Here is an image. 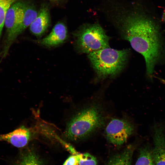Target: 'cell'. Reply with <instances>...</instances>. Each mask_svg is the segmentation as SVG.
Segmentation results:
<instances>
[{
    "label": "cell",
    "instance_id": "2",
    "mask_svg": "<svg viewBox=\"0 0 165 165\" xmlns=\"http://www.w3.org/2000/svg\"><path fill=\"white\" fill-rule=\"evenodd\" d=\"M105 121L102 106L96 103L91 104L79 110L70 119L64 135L72 141L84 139L102 128Z\"/></svg>",
    "mask_w": 165,
    "mask_h": 165
},
{
    "label": "cell",
    "instance_id": "19",
    "mask_svg": "<svg viewBox=\"0 0 165 165\" xmlns=\"http://www.w3.org/2000/svg\"><path fill=\"white\" fill-rule=\"evenodd\" d=\"M48 0L52 2L58 3H59L61 2L63 0Z\"/></svg>",
    "mask_w": 165,
    "mask_h": 165
},
{
    "label": "cell",
    "instance_id": "12",
    "mask_svg": "<svg viewBox=\"0 0 165 165\" xmlns=\"http://www.w3.org/2000/svg\"><path fill=\"white\" fill-rule=\"evenodd\" d=\"M134 150L133 145H128L122 152L112 157L106 165H131Z\"/></svg>",
    "mask_w": 165,
    "mask_h": 165
},
{
    "label": "cell",
    "instance_id": "17",
    "mask_svg": "<svg viewBox=\"0 0 165 165\" xmlns=\"http://www.w3.org/2000/svg\"><path fill=\"white\" fill-rule=\"evenodd\" d=\"M79 154L69 156L65 161L63 165H79Z\"/></svg>",
    "mask_w": 165,
    "mask_h": 165
},
{
    "label": "cell",
    "instance_id": "13",
    "mask_svg": "<svg viewBox=\"0 0 165 165\" xmlns=\"http://www.w3.org/2000/svg\"><path fill=\"white\" fill-rule=\"evenodd\" d=\"M135 165H156L152 153V148L147 144L141 147Z\"/></svg>",
    "mask_w": 165,
    "mask_h": 165
},
{
    "label": "cell",
    "instance_id": "10",
    "mask_svg": "<svg viewBox=\"0 0 165 165\" xmlns=\"http://www.w3.org/2000/svg\"><path fill=\"white\" fill-rule=\"evenodd\" d=\"M68 34L65 24L60 22L55 25L48 35L38 41L40 44L47 46H56L64 42L67 38Z\"/></svg>",
    "mask_w": 165,
    "mask_h": 165
},
{
    "label": "cell",
    "instance_id": "5",
    "mask_svg": "<svg viewBox=\"0 0 165 165\" xmlns=\"http://www.w3.org/2000/svg\"><path fill=\"white\" fill-rule=\"evenodd\" d=\"M24 15V1L19 0L13 3L7 11L4 25L6 38L0 57L3 59L7 55L9 48L16 39V33L21 24Z\"/></svg>",
    "mask_w": 165,
    "mask_h": 165
},
{
    "label": "cell",
    "instance_id": "7",
    "mask_svg": "<svg viewBox=\"0 0 165 165\" xmlns=\"http://www.w3.org/2000/svg\"><path fill=\"white\" fill-rule=\"evenodd\" d=\"M152 156L156 165H165V123H156L152 127Z\"/></svg>",
    "mask_w": 165,
    "mask_h": 165
},
{
    "label": "cell",
    "instance_id": "3",
    "mask_svg": "<svg viewBox=\"0 0 165 165\" xmlns=\"http://www.w3.org/2000/svg\"><path fill=\"white\" fill-rule=\"evenodd\" d=\"M129 53L127 49L117 50L108 47L91 52L88 57L98 76L105 78L121 72L127 63Z\"/></svg>",
    "mask_w": 165,
    "mask_h": 165
},
{
    "label": "cell",
    "instance_id": "1",
    "mask_svg": "<svg viewBox=\"0 0 165 165\" xmlns=\"http://www.w3.org/2000/svg\"><path fill=\"white\" fill-rule=\"evenodd\" d=\"M102 11L143 57L146 76L152 80L156 67L165 64V35L159 22L135 8L130 9L125 0H106Z\"/></svg>",
    "mask_w": 165,
    "mask_h": 165
},
{
    "label": "cell",
    "instance_id": "4",
    "mask_svg": "<svg viewBox=\"0 0 165 165\" xmlns=\"http://www.w3.org/2000/svg\"><path fill=\"white\" fill-rule=\"evenodd\" d=\"M73 35L79 53L89 54L109 47V38L98 23L85 24L75 31Z\"/></svg>",
    "mask_w": 165,
    "mask_h": 165
},
{
    "label": "cell",
    "instance_id": "20",
    "mask_svg": "<svg viewBox=\"0 0 165 165\" xmlns=\"http://www.w3.org/2000/svg\"><path fill=\"white\" fill-rule=\"evenodd\" d=\"M162 20L165 22V13L163 14L162 16Z\"/></svg>",
    "mask_w": 165,
    "mask_h": 165
},
{
    "label": "cell",
    "instance_id": "8",
    "mask_svg": "<svg viewBox=\"0 0 165 165\" xmlns=\"http://www.w3.org/2000/svg\"><path fill=\"white\" fill-rule=\"evenodd\" d=\"M31 137V130L22 126L7 134L0 135V141H6L15 147L25 146Z\"/></svg>",
    "mask_w": 165,
    "mask_h": 165
},
{
    "label": "cell",
    "instance_id": "16",
    "mask_svg": "<svg viewBox=\"0 0 165 165\" xmlns=\"http://www.w3.org/2000/svg\"><path fill=\"white\" fill-rule=\"evenodd\" d=\"M96 158L88 153L79 154V165H97Z\"/></svg>",
    "mask_w": 165,
    "mask_h": 165
},
{
    "label": "cell",
    "instance_id": "14",
    "mask_svg": "<svg viewBox=\"0 0 165 165\" xmlns=\"http://www.w3.org/2000/svg\"><path fill=\"white\" fill-rule=\"evenodd\" d=\"M14 165H44L38 156L32 151L23 154Z\"/></svg>",
    "mask_w": 165,
    "mask_h": 165
},
{
    "label": "cell",
    "instance_id": "18",
    "mask_svg": "<svg viewBox=\"0 0 165 165\" xmlns=\"http://www.w3.org/2000/svg\"><path fill=\"white\" fill-rule=\"evenodd\" d=\"M154 77L156 78L160 81V82L165 85V80L164 79L161 78L156 77L155 76H154Z\"/></svg>",
    "mask_w": 165,
    "mask_h": 165
},
{
    "label": "cell",
    "instance_id": "9",
    "mask_svg": "<svg viewBox=\"0 0 165 165\" xmlns=\"http://www.w3.org/2000/svg\"><path fill=\"white\" fill-rule=\"evenodd\" d=\"M49 6L43 3L38 15L29 26L31 32L37 37L41 36L46 31L50 23Z\"/></svg>",
    "mask_w": 165,
    "mask_h": 165
},
{
    "label": "cell",
    "instance_id": "6",
    "mask_svg": "<svg viewBox=\"0 0 165 165\" xmlns=\"http://www.w3.org/2000/svg\"><path fill=\"white\" fill-rule=\"evenodd\" d=\"M135 129L134 125L130 121L125 119L114 118L107 124L105 133L110 143L121 145L127 141Z\"/></svg>",
    "mask_w": 165,
    "mask_h": 165
},
{
    "label": "cell",
    "instance_id": "11",
    "mask_svg": "<svg viewBox=\"0 0 165 165\" xmlns=\"http://www.w3.org/2000/svg\"><path fill=\"white\" fill-rule=\"evenodd\" d=\"M38 12L35 4L31 1H24V15L22 22L18 28L15 38L21 34L28 26L36 17Z\"/></svg>",
    "mask_w": 165,
    "mask_h": 165
},
{
    "label": "cell",
    "instance_id": "15",
    "mask_svg": "<svg viewBox=\"0 0 165 165\" xmlns=\"http://www.w3.org/2000/svg\"><path fill=\"white\" fill-rule=\"evenodd\" d=\"M19 0H0V39L6 13L10 7L14 3Z\"/></svg>",
    "mask_w": 165,
    "mask_h": 165
}]
</instances>
